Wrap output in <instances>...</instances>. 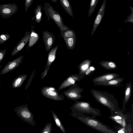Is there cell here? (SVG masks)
<instances>
[{"instance_id":"obj_1","label":"cell","mask_w":133,"mask_h":133,"mask_svg":"<svg viewBox=\"0 0 133 133\" xmlns=\"http://www.w3.org/2000/svg\"><path fill=\"white\" fill-rule=\"evenodd\" d=\"M91 92L96 101L114 112L119 109L118 103L114 96L108 92L91 89Z\"/></svg>"},{"instance_id":"obj_2","label":"cell","mask_w":133,"mask_h":133,"mask_svg":"<svg viewBox=\"0 0 133 133\" xmlns=\"http://www.w3.org/2000/svg\"><path fill=\"white\" fill-rule=\"evenodd\" d=\"M43 9L48 21H50V18L52 20L59 28L61 34L70 29V28L64 24L61 15L54 9L49 3L45 2Z\"/></svg>"},{"instance_id":"obj_3","label":"cell","mask_w":133,"mask_h":133,"mask_svg":"<svg viewBox=\"0 0 133 133\" xmlns=\"http://www.w3.org/2000/svg\"><path fill=\"white\" fill-rule=\"evenodd\" d=\"M71 115L77 118L86 124L98 131L104 133H117L108 128L106 126L93 118L84 116L81 113L73 112Z\"/></svg>"},{"instance_id":"obj_4","label":"cell","mask_w":133,"mask_h":133,"mask_svg":"<svg viewBox=\"0 0 133 133\" xmlns=\"http://www.w3.org/2000/svg\"><path fill=\"white\" fill-rule=\"evenodd\" d=\"M75 102L71 108L74 112L84 113L97 116L100 115V110L91 107L89 102L76 101Z\"/></svg>"},{"instance_id":"obj_5","label":"cell","mask_w":133,"mask_h":133,"mask_svg":"<svg viewBox=\"0 0 133 133\" xmlns=\"http://www.w3.org/2000/svg\"><path fill=\"white\" fill-rule=\"evenodd\" d=\"M17 115L23 121L32 125H35L34 115L29 110L28 105L17 107L14 109Z\"/></svg>"},{"instance_id":"obj_6","label":"cell","mask_w":133,"mask_h":133,"mask_svg":"<svg viewBox=\"0 0 133 133\" xmlns=\"http://www.w3.org/2000/svg\"><path fill=\"white\" fill-rule=\"evenodd\" d=\"M18 7L15 3L0 5V15L5 19H8L17 12Z\"/></svg>"},{"instance_id":"obj_7","label":"cell","mask_w":133,"mask_h":133,"mask_svg":"<svg viewBox=\"0 0 133 133\" xmlns=\"http://www.w3.org/2000/svg\"><path fill=\"white\" fill-rule=\"evenodd\" d=\"M42 95L45 97L53 100L60 101L63 99L56 89L52 87H44L41 90Z\"/></svg>"},{"instance_id":"obj_8","label":"cell","mask_w":133,"mask_h":133,"mask_svg":"<svg viewBox=\"0 0 133 133\" xmlns=\"http://www.w3.org/2000/svg\"><path fill=\"white\" fill-rule=\"evenodd\" d=\"M84 91V89L75 84L68 90L64 91L63 94L69 99L76 101L82 97L81 93Z\"/></svg>"},{"instance_id":"obj_9","label":"cell","mask_w":133,"mask_h":133,"mask_svg":"<svg viewBox=\"0 0 133 133\" xmlns=\"http://www.w3.org/2000/svg\"><path fill=\"white\" fill-rule=\"evenodd\" d=\"M85 75L83 74L72 75L68 77L60 85L58 89L61 90L71 85H74L76 81H79Z\"/></svg>"},{"instance_id":"obj_10","label":"cell","mask_w":133,"mask_h":133,"mask_svg":"<svg viewBox=\"0 0 133 133\" xmlns=\"http://www.w3.org/2000/svg\"><path fill=\"white\" fill-rule=\"evenodd\" d=\"M23 57V56H21L8 63L2 69L0 74L1 75L5 74L14 70L21 63Z\"/></svg>"},{"instance_id":"obj_11","label":"cell","mask_w":133,"mask_h":133,"mask_svg":"<svg viewBox=\"0 0 133 133\" xmlns=\"http://www.w3.org/2000/svg\"><path fill=\"white\" fill-rule=\"evenodd\" d=\"M42 38L45 46V50L48 51L51 49L55 41V37L51 33L46 31H43Z\"/></svg>"},{"instance_id":"obj_12","label":"cell","mask_w":133,"mask_h":133,"mask_svg":"<svg viewBox=\"0 0 133 133\" xmlns=\"http://www.w3.org/2000/svg\"><path fill=\"white\" fill-rule=\"evenodd\" d=\"M58 46V45H56L49 51L48 54L47 62L46 68L41 75L42 79L46 75L48 70L49 69L50 66L52 63L55 60L56 52Z\"/></svg>"},{"instance_id":"obj_13","label":"cell","mask_w":133,"mask_h":133,"mask_svg":"<svg viewBox=\"0 0 133 133\" xmlns=\"http://www.w3.org/2000/svg\"><path fill=\"white\" fill-rule=\"evenodd\" d=\"M30 31H27L21 40L13 49L11 56H13L20 51L29 42Z\"/></svg>"},{"instance_id":"obj_14","label":"cell","mask_w":133,"mask_h":133,"mask_svg":"<svg viewBox=\"0 0 133 133\" xmlns=\"http://www.w3.org/2000/svg\"><path fill=\"white\" fill-rule=\"evenodd\" d=\"M119 77V75L117 73H108L95 77L92 79V81L94 83L103 82Z\"/></svg>"},{"instance_id":"obj_15","label":"cell","mask_w":133,"mask_h":133,"mask_svg":"<svg viewBox=\"0 0 133 133\" xmlns=\"http://www.w3.org/2000/svg\"><path fill=\"white\" fill-rule=\"evenodd\" d=\"M124 78L119 77L112 79L109 81L100 83H94V85L98 86H112L119 87L121 86V83L124 80Z\"/></svg>"},{"instance_id":"obj_16","label":"cell","mask_w":133,"mask_h":133,"mask_svg":"<svg viewBox=\"0 0 133 133\" xmlns=\"http://www.w3.org/2000/svg\"><path fill=\"white\" fill-rule=\"evenodd\" d=\"M92 61L89 59L85 60L82 62L77 66L79 69L78 74L86 75L85 73L89 68Z\"/></svg>"},{"instance_id":"obj_17","label":"cell","mask_w":133,"mask_h":133,"mask_svg":"<svg viewBox=\"0 0 133 133\" xmlns=\"http://www.w3.org/2000/svg\"><path fill=\"white\" fill-rule=\"evenodd\" d=\"M39 35L32 28L30 31L29 43L27 47V50L34 46L38 40L39 38Z\"/></svg>"},{"instance_id":"obj_18","label":"cell","mask_w":133,"mask_h":133,"mask_svg":"<svg viewBox=\"0 0 133 133\" xmlns=\"http://www.w3.org/2000/svg\"><path fill=\"white\" fill-rule=\"evenodd\" d=\"M132 91L131 82L130 81L126 84L124 91V98L123 100V105L124 107L129 101Z\"/></svg>"},{"instance_id":"obj_19","label":"cell","mask_w":133,"mask_h":133,"mask_svg":"<svg viewBox=\"0 0 133 133\" xmlns=\"http://www.w3.org/2000/svg\"><path fill=\"white\" fill-rule=\"evenodd\" d=\"M60 3L63 9L71 17H73V14L72 7L68 0H59Z\"/></svg>"},{"instance_id":"obj_20","label":"cell","mask_w":133,"mask_h":133,"mask_svg":"<svg viewBox=\"0 0 133 133\" xmlns=\"http://www.w3.org/2000/svg\"><path fill=\"white\" fill-rule=\"evenodd\" d=\"M99 63L106 70H114L117 68L116 64L112 61H102L99 62Z\"/></svg>"},{"instance_id":"obj_21","label":"cell","mask_w":133,"mask_h":133,"mask_svg":"<svg viewBox=\"0 0 133 133\" xmlns=\"http://www.w3.org/2000/svg\"><path fill=\"white\" fill-rule=\"evenodd\" d=\"M27 77V75H20L16 78L13 81L12 85L14 88H17L21 86Z\"/></svg>"},{"instance_id":"obj_22","label":"cell","mask_w":133,"mask_h":133,"mask_svg":"<svg viewBox=\"0 0 133 133\" xmlns=\"http://www.w3.org/2000/svg\"><path fill=\"white\" fill-rule=\"evenodd\" d=\"M42 4H38L35 9L34 17L36 23H39L41 21L42 17Z\"/></svg>"},{"instance_id":"obj_23","label":"cell","mask_w":133,"mask_h":133,"mask_svg":"<svg viewBox=\"0 0 133 133\" xmlns=\"http://www.w3.org/2000/svg\"><path fill=\"white\" fill-rule=\"evenodd\" d=\"M63 39L67 49L72 50L74 48L76 40V35L72 37Z\"/></svg>"},{"instance_id":"obj_24","label":"cell","mask_w":133,"mask_h":133,"mask_svg":"<svg viewBox=\"0 0 133 133\" xmlns=\"http://www.w3.org/2000/svg\"><path fill=\"white\" fill-rule=\"evenodd\" d=\"M104 12H103L100 14H97L94 22L93 28L91 32V36H92L94 33L98 26L99 24L104 15Z\"/></svg>"},{"instance_id":"obj_25","label":"cell","mask_w":133,"mask_h":133,"mask_svg":"<svg viewBox=\"0 0 133 133\" xmlns=\"http://www.w3.org/2000/svg\"><path fill=\"white\" fill-rule=\"evenodd\" d=\"M51 112L53 119L57 126L60 129L63 133H66L65 129L59 118L53 111L52 110Z\"/></svg>"},{"instance_id":"obj_26","label":"cell","mask_w":133,"mask_h":133,"mask_svg":"<svg viewBox=\"0 0 133 133\" xmlns=\"http://www.w3.org/2000/svg\"><path fill=\"white\" fill-rule=\"evenodd\" d=\"M61 34V37L63 38H69L73 37L76 35L74 30L72 29L65 31Z\"/></svg>"},{"instance_id":"obj_27","label":"cell","mask_w":133,"mask_h":133,"mask_svg":"<svg viewBox=\"0 0 133 133\" xmlns=\"http://www.w3.org/2000/svg\"><path fill=\"white\" fill-rule=\"evenodd\" d=\"M98 1V0H92L91 1L89 9L88 11V14L89 17H90L94 12Z\"/></svg>"},{"instance_id":"obj_28","label":"cell","mask_w":133,"mask_h":133,"mask_svg":"<svg viewBox=\"0 0 133 133\" xmlns=\"http://www.w3.org/2000/svg\"><path fill=\"white\" fill-rule=\"evenodd\" d=\"M52 130V124L49 122L45 126L41 133H51Z\"/></svg>"},{"instance_id":"obj_29","label":"cell","mask_w":133,"mask_h":133,"mask_svg":"<svg viewBox=\"0 0 133 133\" xmlns=\"http://www.w3.org/2000/svg\"><path fill=\"white\" fill-rule=\"evenodd\" d=\"M10 37L9 34L6 33L0 35V44H2L8 40Z\"/></svg>"},{"instance_id":"obj_30","label":"cell","mask_w":133,"mask_h":133,"mask_svg":"<svg viewBox=\"0 0 133 133\" xmlns=\"http://www.w3.org/2000/svg\"><path fill=\"white\" fill-rule=\"evenodd\" d=\"M130 9L131 10V13L130 15L127 17V19L124 21L125 23L127 22H131L133 24V8L132 6H130Z\"/></svg>"},{"instance_id":"obj_31","label":"cell","mask_w":133,"mask_h":133,"mask_svg":"<svg viewBox=\"0 0 133 133\" xmlns=\"http://www.w3.org/2000/svg\"><path fill=\"white\" fill-rule=\"evenodd\" d=\"M33 0H25L24 3V5L25 7V11H27L29 7L32 4Z\"/></svg>"},{"instance_id":"obj_32","label":"cell","mask_w":133,"mask_h":133,"mask_svg":"<svg viewBox=\"0 0 133 133\" xmlns=\"http://www.w3.org/2000/svg\"><path fill=\"white\" fill-rule=\"evenodd\" d=\"M106 3V0H104L97 14H100L102 12H104Z\"/></svg>"},{"instance_id":"obj_33","label":"cell","mask_w":133,"mask_h":133,"mask_svg":"<svg viewBox=\"0 0 133 133\" xmlns=\"http://www.w3.org/2000/svg\"><path fill=\"white\" fill-rule=\"evenodd\" d=\"M6 49H2L0 50V63L4 58Z\"/></svg>"},{"instance_id":"obj_34","label":"cell","mask_w":133,"mask_h":133,"mask_svg":"<svg viewBox=\"0 0 133 133\" xmlns=\"http://www.w3.org/2000/svg\"><path fill=\"white\" fill-rule=\"evenodd\" d=\"M112 118L114 119V120L121 119H122V117L118 116H117L112 117Z\"/></svg>"},{"instance_id":"obj_35","label":"cell","mask_w":133,"mask_h":133,"mask_svg":"<svg viewBox=\"0 0 133 133\" xmlns=\"http://www.w3.org/2000/svg\"><path fill=\"white\" fill-rule=\"evenodd\" d=\"M118 133H124V128H122L118 131Z\"/></svg>"},{"instance_id":"obj_36","label":"cell","mask_w":133,"mask_h":133,"mask_svg":"<svg viewBox=\"0 0 133 133\" xmlns=\"http://www.w3.org/2000/svg\"><path fill=\"white\" fill-rule=\"evenodd\" d=\"M51 1L55 3L57 1V0H51Z\"/></svg>"},{"instance_id":"obj_37","label":"cell","mask_w":133,"mask_h":133,"mask_svg":"<svg viewBox=\"0 0 133 133\" xmlns=\"http://www.w3.org/2000/svg\"><path fill=\"white\" fill-rule=\"evenodd\" d=\"M1 83H0V87H1Z\"/></svg>"}]
</instances>
